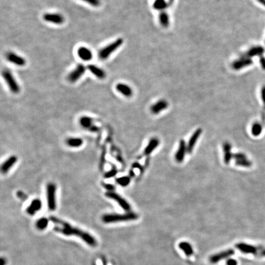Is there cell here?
Returning a JSON list of instances; mask_svg holds the SVG:
<instances>
[{
  "instance_id": "ba28073f",
  "label": "cell",
  "mask_w": 265,
  "mask_h": 265,
  "mask_svg": "<svg viewBox=\"0 0 265 265\" xmlns=\"http://www.w3.org/2000/svg\"><path fill=\"white\" fill-rule=\"evenodd\" d=\"M86 71V68L82 64H78L76 68L68 75L67 77L68 80L71 83H75L84 75Z\"/></svg>"
},
{
  "instance_id": "7a4b0ae2",
  "label": "cell",
  "mask_w": 265,
  "mask_h": 265,
  "mask_svg": "<svg viewBox=\"0 0 265 265\" xmlns=\"http://www.w3.org/2000/svg\"><path fill=\"white\" fill-rule=\"evenodd\" d=\"M138 218V215L135 213L128 212L125 214H111L104 215L102 217V220L106 224H111L120 222H126L130 220H136Z\"/></svg>"
},
{
  "instance_id": "7c38bea8",
  "label": "cell",
  "mask_w": 265,
  "mask_h": 265,
  "mask_svg": "<svg viewBox=\"0 0 265 265\" xmlns=\"http://www.w3.org/2000/svg\"><path fill=\"white\" fill-rule=\"evenodd\" d=\"M80 125L82 126L84 128L88 129L91 131L97 132L99 131L100 128L94 124H93V120L91 117H89L87 116H84L82 117L79 120Z\"/></svg>"
},
{
  "instance_id": "d6986e66",
  "label": "cell",
  "mask_w": 265,
  "mask_h": 265,
  "mask_svg": "<svg viewBox=\"0 0 265 265\" xmlns=\"http://www.w3.org/2000/svg\"><path fill=\"white\" fill-rule=\"evenodd\" d=\"M253 63L252 60L248 58H242L238 61L235 62L232 64V67L234 69L239 70L244 67L251 65Z\"/></svg>"
},
{
  "instance_id": "4fadbf2b",
  "label": "cell",
  "mask_w": 265,
  "mask_h": 265,
  "mask_svg": "<svg viewBox=\"0 0 265 265\" xmlns=\"http://www.w3.org/2000/svg\"><path fill=\"white\" fill-rule=\"evenodd\" d=\"M234 253L235 251L233 249H228L227 251L218 253L217 254H215L214 255L211 256L209 258V262L211 263H216L222 259H225L229 257H231Z\"/></svg>"
},
{
  "instance_id": "b9f144b4",
  "label": "cell",
  "mask_w": 265,
  "mask_h": 265,
  "mask_svg": "<svg viewBox=\"0 0 265 265\" xmlns=\"http://www.w3.org/2000/svg\"><path fill=\"white\" fill-rule=\"evenodd\" d=\"M262 98L265 106V86H263L262 89Z\"/></svg>"
},
{
  "instance_id": "277c9868",
  "label": "cell",
  "mask_w": 265,
  "mask_h": 265,
  "mask_svg": "<svg viewBox=\"0 0 265 265\" xmlns=\"http://www.w3.org/2000/svg\"><path fill=\"white\" fill-rule=\"evenodd\" d=\"M2 76L11 92H13V93L17 94L20 91V87L13 76L12 73L9 70L4 69L2 73Z\"/></svg>"
},
{
  "instance_id": "836d02e7",
  "label": "cell",
  "mask_w": 265,
  "mask_h": 265,
  "mask_svg": "<svg viewBox=\"0 0 265 265\" xmlns=\"http://www.w3.org/2000/svg\"><path fill=\"white\" fill-rule=\"evenodd\" d=\"M82 1L88 3L90 5L93 7H98L101 4L100 0H82Z\"/></svg>"
},
{
  "instance_id": "3957f363",
  "label": "cell",
  "mask_w": 265,
  "mask_h": 265,
  "mask_svg": "<svg viewBox=\"0 0 265 265\" xmlns=\"http://www.w3.org/2000/svg\"><path fill=\"white\" fill-rule=\"evenodd\" d=\"M124 43L122 38H118L115 41L105 46L99 52V57L101 60H106L113 52L117 51Z\"/></svg>"
},
{
  "instance_id": "9c48e42d",
  "label": "cell",
  "mask_w": 265,
  "mask_h": 265,
  "mask_svg": "<svg viewBox=\"0 0 265 265\" xmlns=\"http://www.w3.org/2000/svg\"><path fill=\"white\" fill-rule=\"evenodd\" d=\"M42 18L47 22L57 25H61L64 22V17L58 13H46L43 15Z\"/></svg>"
},
{
  "instance_id": "5bb4252c",
  "label": "cell",
  "mask_w": 265,
  "mask_h": 265,
  "mask_svg": "<svg viewBox=\"0 0 265 265\" xmlns=\"http://www.w3.org/2000/svg\"><path fill=\"white\" fill-rule=\"evenodd\" d=\"M202 133V130L201 128H198L197 129L192 135V136H191V138H190L188 144H187V152L191 153L194 147L197 142V141L199 139L200 135Z\"/></svg>"
},
{
  "instance_id": "4316f807",
  "label": "cell",
  "mask_w": 265,
  "mask_h": 265,
  "mask_svg": "<svg viewBox=\"0 0 265 265\" xmlns=\"http://www.w3.org/2000/svg\"><path fill=\"white\" fill-rule=\"evenodd\" d=\"M159 19H160V22L162 26H163L165 28L169 26V17H168V14L164 12L160 13V16H159Z\"/></svg>"
},
{
  "instance_id": "5b68a950",
  "label": "cell",
  "mask_w": 265,
  "mask_h": 265,
  "mask_svg": "<svg viewBox=\"0 0 265 265\" xmlns=\"http://www.w3.org/2000/svg\"><path fill=\"white\" fill-rule=\"evenodd\" d=\"M235 247L240 252L244 253H252L259 256H265V249L260 247H257L252 245L246 243H239L236 244Z\"/></svg>"
},
{
  "instance_id": "ab89813d",
  "label": "cell",
  "mask_w": 265,
  "mask_h": 265,
  "mask_svg": "<svg viewBox=\"0 0 265 265\" xmlns=\"http://www.w3.org/2000/svg\"><path fill=\"white\" fill-rule=\"evenodd\" d=\"M227 265H238V262L235 259H228L227 261Z\"/></svg>"
},
{
  "instance_id": "30bf717a",
  "label": "cell",
  "mask_w": 265,
  "mask_h": 265,
  "mask_svg": "<svg viewBox=\"0 0 265 265\" xmlns=\"http://www.w3.org/2000/svg\"><path fill=\"white\" fill-rule=\"evenodd\" d=\"M6 60L10 63H13L15 65L19 66H25L26 64L25 59L22 57L17 55L16 53L10 52L6 53Z\"/></svg>"
},
{
  "instance_id": "e575fe53",
  "label": "cell",
  "mask_w": 265,
  "mask_h": 265,
  "mask_svg": "<svg viewBox=\"0 0 265 265\" xmlns=\"http://www.w3.org/2000/svg\"><path fill=\"white\" fill-rule=\"evenodd\" d=\"M233 158L236 159V161L247 159L246 155L244 154L243 153H236L233 154Z\"/></svg>"
},
{
  "instance_id": "44dd1931",
  "label": "cell",
  "mask_w": 265,
  "mask_h": 265,
  "mask_svg": "<svg viewBox=\"0 0 265 265\" xmlns=\"http://www.w3.org/2000/svg\"><path fill=\"white\" fill-rule=\"evenodd\" d=\"M265 49L263 47L256 46L251 48L244 56L243 58H251L255 56H262V54L264 53Z\"/></svg>"
},
{
  "instance_id": "7402d4cb",
  "label": "cell",
  "mask_w": 265,
  "mask_h": 265,
  "mask_svg": "<svg viewBox=\"0 0 265 265\" xmlns=\"http://www.w3.org/2000/svg\"><path fill=\"white\" fill-rule=\"evenodd\" d=\"M115 88L119 92L126 97H130L133 95V90L131 88L125 84L119 83L117 84Z\"/></svg>"
},
{
  "instance_id": "8d00e7d4",
  "label": "cell",
  "mask_w": 265,
  "mask_h": 265,
  "mask_svg": "<svg viewBox=\"0 0 265 265\" xmlns=\"http://www.w3.org/2000/svg\"><path fill=\"white\" fill-rule=\"evenodd\" d=\"M102 185L104 187V188H105L106 189L108 190V191H114V190L115 189V186L112 185V184H110L103 183Z\"/></svg>"
},
{
  "instance_id": "ee69618b",
  "label": "cell",
  "mask_w": 265,
  "mask_h": 265,
  "mask_svg": "<svg viewBox=\"0 0 265 265\" xmlns=\"http://www.w3.org/2000/svg\"><path fill=\"white\" fill-rule=\"evenodd\" d=\"M258 1L259 3H260L261 4H262L263 5H264L265 6V0H258Z\"/></svg>"
},
{
  "instance_id": "9a60e30c",
  "label": "cell",
  "mask_w": 265,
  "mask_h": 265,
  "mask_svg": "<svg viewBox=\"0 0 265 265\" xmlns=\"http://www.w3.org/2000/svg\"><path fill=\"white\" fill-rule=\"evenodd\" d=\"M77 55L80 59L84 61L88 62L91 60L93 54L91 51L86 47H80L77 50Z\"/></svg>"
},
{
  "instance_id": "cb8c5ba5",
  "label": "cell",
  "mask_w": 265,
  "mask_h": 265,
  "mask_svg": "<svg viewBox=\"0 0 265 265\" xmlns=\"http://www.w3.org/2000/svg\"><path fill=\"white\" fill-rule=\"evenodd\" d=\"M179 247L181 250H182L184 252L187 256L189 257V256H191V255H193V248H192V247L191 246V245L189 243L186 242H180L179 244Z\"/></svg>"
},
{
  "instance_id": "484cf974",
  "label": "cell",
  "mask_w": 265,
  "mask_h": 265,
  "mask_svg": "<svg viewBox=\"0 0 265 265\" xmlns=\"http://www.w3.org/2000/svg\"><path fill=\"white\" fill-rule=\"evenodd\" d=\"M252 134L254 136H258L262 132V126L260 123L256 122L252 126Z\"/></svg>"
},
{
  "instance_id": "4dcf8cb0",
  "label": "cell",
  "mask_w": 265,
  "mask_h": 265,
  "mask_svg": "<svg viewBox=\"0 0 265 265\" xmlns=\"http://www.w3.org/2000/svg\"><path fill=\"white\" fill-rule=\"evenodd\" d=\"M235 164L239 166H242V167H246V168H249L250 166H252V163L251 162L249 161L247 159H244V160H238L236 161Z\"/></svg>"
},
{
  "instance_id": "d6a6232c",
  "label": "cell",
  "mask_w": 265,
  "mask_h": 265,
  "mask_svg": "<svg viewBox=\"0 0 265 265\" xmlns=\"http://www.w3.org/2000/svg\"><path fill=\"white\" fill-rule=\"evenodd\" d=\"M106 147H104V148L102 149V154H101V160H100V169H102V168H104V165L105 163V156H106Z\"/></svg>"
},
{
  "instance_id": "1f68e13d",
  "label": "cell",
  "mask_w": 265,
  "mask_h": 265,
  "mask_svg": "<svg viewBox=\"0 0 265 265\" xmlns=\"http://www.w3.org/2000/svg\"><path fill=\"white\" fill-rule=\"evenodd\" d=\"M233 158V154H232L231 152L224 153V162L225 164H229L231 160Z\"/></svg>"
},
{
  "instance_id": "52a82bcc",
  "label": "cell",
  "mask_w": 265,
  "mask_h": 265,
  "mask_svg": "<svg viewBox=\"0 0 265 265\" xmlns=\"http://www.w3.org/2000/svg\"><path fill=\"white\" fill-rule=\"evenodd\" d=\"M105 195L107 198L114 200L117 202L120 206L126 212H130L131 211V206L130 204L126 200L121 197L119 194L116 193L114 191H107L105 193Z\"/></svg>"
},
{
  "instance_id": "6da1fadb",
  "label": "cell",
  "mask_w": 265,
  "mask_h": 265,
  "mask_svg": "<svg viewBox=\"0 0 265 265\" xmlns=\"http://www.w3.org/2000/svg\"><path fill=\"white\" fill-rule=\"evenodd\" d=\"M49 219L53 224L55 225L54 227V230L55 231L62 233L66 236H76L82 239L90 246H97V240L88 233L77 228L73 227L69 224L54 216H51Z\"/></svg>"
},
{
  "instance_id": "f6af8a7d",
  "label": "cell",
  "mask_w": 265,
  "mask_h": 265,
  "mask_svg": "<svg viewBox=\"0 0 265 265\" xmlns=\"http://www.w3.org/2000/svg\"><path fill=\"white\" fill-rule=\"evenodd\" d=\"M102 265H106V262H105V260H104L102 261Z\"/></svg>"
},
{
  "instance_id": "2e32d148",
  "label": "cell",
  "mask_w": 265,
  "mask_h": 265,
  "mask_svg": "<svg viewBox=\"0 0 265 265\" xmlns=\"http://www.w3.org/2000/svg\"><path fill=\"white\" fill-rule=\"evenodd\" d=\"M42 208V202L39 199H35L26 209V213L30 215H34Z\"/></svg>"
},
{
  "instance_id": "7bdbcfd3",
  "label": "cell",
  "mask_w": 265,
  "mask_h": 265,
  "mask_svg": "<svg viewBox=\"0 0 265 265\" xmlns=\"http://www.w3.org/2000/svg\"><path fill=\"white\" fill-rule=\"evenodd\" d=\"M6 265V260L3 258H1V262H0V265Z\"/></svg>"
},
{
  "instance_id": "ffe728a7",
  "label": "cell",
  "mask_w": 265,
  "mask_h": 265,
  "mask_svg": "<svg viewBox=\"0 0 265 265\" xmlns=\"http://www.w3.org/2000/svg\"><path fill=\"white\" fill-rule=\"evenodd\" d=\"M17 161V158L16 156H11L8 158L1 166V172L4 174L7 173L8 171L13 167Z\"/></svg>"
},
{
  "instance_id": "83f0119b",
  "label": "cell",
  "mask_w": 265,
  "mask_h": 265,
  "mask_svg": "<svg viewBox=\"0 0 265 265\" xmlns=\"http://www.w3.org/2000/svg\"><path fill=\"white\" fill-rule=\"evenodd\" d=\"M130 177L129 176H123L116 179V182L122 187H126L130 183Z\"/></svg>"
},
{
  "instance_id": "603a6c76",
  "label": "cell",
  "mask_w": 265,
  "mask_h": 265,
  "mask_svg": "<svg viewBox=\"0 0 265 265\" xmlns=\"http://www.w3.org/2000/svg\"><path fill=\"white\" fill-rule=\"evenodd\" d=\"M159 140L157 138H152L149 141L148 145L146 147L144 151V154L145 155H149L159 145Z\"/></svg>"
},
{
  "instance_id": "8992f818",
  "label": "cell",
  "mask_w": 265,
  "mask_h": 265,
  "mask_svg": "<svg viewBox=\"0 0 265 265\" xmlns=\"http://www.w3.org/2000/svg\"><path fill=\"white\" fill-rule=\"evenodd\" d=\"M56 185L50 183L47 186V200L48 207L51 211L56 209Z\"/></svg>"
},
{
  "instance_id": "d4e9b609",
  "label": "cell",
  "mask_w": 265,
  "mask_h": 265,
  "mask_svg": "<svg viewBox=\"0 0 265 265\" xmlns=\"http://www.w3.org/2000/svg\"><path fill=\"white\" fill-rule=\"evenodd\" d=\"M83 140L79 138H72L66 140V144L71 147H79L83 144Z\"/></svg>"
},
{
  "instance_id": "d590c367",
  "label": "cell",
  "mask_w": 265,
  "mask_h": 265,
  "mask_svg": "<svg viewBox=\"0 0 265 265\" xmlns=\"http://www.w3.org/2000/svg\"><path fill=\"white\" fill-rule=\"evenodd\" d=\"M117 173V171L115 169H113L111 171L106 173L104 174V177L108 179V178H111L115 176Z\"/></svg>"
},
{
  "instance_id": "74e56055",
  "label": "cell",
  "mask_w": 265,
  "mask_h": 265,
  "mask_svg": "<svg viewBox=\"0 0 265 265\" xmlns=\"http://www.w3.org/2000/svg\"><path fill=\"white\" fill-rule=\"evenodd\" d=\"M223 149H224V153L229 152H231V145L228 142H225L224 144V146H223Z\"/></svg>"
},
{
  "instance_id": "8fae6325",
  "label": "cell",
  "mask_w": 265,
  "mask_h": 265,
  "mask_svg": "<svg viewBox=\"0 0 265 265\" xmlns=\"http://www.w3.org/2000/svg\"><path fill=\"white\" fill-rule=\"evenodd\" d=\"M187 152V146L184 140H180L179 148L175 155V159L177 162L181 163L184 161L186 152Z\"/></svg>"
},
{
  "instance_id": "60d3db41",
  "label": "cell",
  "mask_w": 265,
  "mask_h": 265,
  "mask_svg": "<svg viewBox=\"0 0 265 265\" xmlns=\"http://www.w3.org/2000/svg\"><path fill=\"white\" fill-rule=\"evenodd\" d=\"M260 62L261 64V66L262 67V68L265 70V58L263 56H261L260 57Z\"/></svg>"
},
{
  "instance_id": "ac0fdd59",
  "label": "cell",
  "mask_w": 265,
  "mask_h": 265,
  "mask_svg": "<svg viewBox=\"0 0 265 265\" xmlns=\"http://www.w3.org/2000/svg\"><path fill=\"white\" fill-rule=\"evenodd\" d=\"M168 106V103L165 100H160L152 106L151 111L153 114H159L161 111L166 109Z\"/></svg>"
},
{
  "instance_id": "f1b7e54d",
  "label": "cell",
  "mask_w": 265,
  "mask_h": 265,
  "mask_svg": "<svg viewBox=\"0 0 265 265\" xmlns=\"http://www.w3.org/2000/svg\"><path fill=\"white\" fill-rule=\"evenodd\" d=\"M48 224H49V220L47 218H41L39 220H38V222H36V227L38 228V229L43 230L47 227Z\"/></svg>"
},
{
  "instance_id": "e0dca14e",
  "label": "cell",
  "mask_w": 265,
  "mask_h": 265,
  "mask_svg": "<svg viewBox=\"0 0 265 265\" xmlns=\"http://www.w3.org/2000/svg\"><path fill=\"white\" fill-rule=\"evenodd\" d=\"M87 69L92 75L100 79H104L106 77V75L105 71L96 65L89 64L87 66Z\"/></svg>"
},
{
  "instance_id": "f546056e",
  "label": "cell",
  "mask_w": 265,
  "mask_h": 265,
  "mask_svg": "<svg viewBox=\"0 0 265 265\" xmlns=\"http://www.w3.org/2000/svg\"><path fill=\"white\" fill-rule=\"evenodd\" d=\"M167 6L164 0H156L153 4V8L157 10H163Z\"/></svg>"
},
{
  "instance_id": "f35d334b",
  "label": "cell",
  "mask_w": 265,
  "mask_h": 265,
  "mask_svg": "<svg viewBox=\"0 0 265 265\" xmlns=\"http://www.w3.org/2000/svg\"><path fill=\"white\" fill-rule=\"evenodd\" d=\"M17 196H18L19 198H20L21 200H26V199L27 198V197H26L25 194V193H23L22 191H18V193H17Z\"/></svg>"
}]
</instances>
